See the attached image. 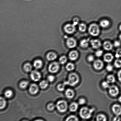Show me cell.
Listing matches in <instances>:
<instances>
[{
  "instance_id": "6da1fadb",
  "label": "cell",
  "mask_w": 121,
  "mask_h": 121,
  "mask_svg": "<svg viewBox=\"0 0 121 121\" xmlns=\"http://www.w3.org/2000/svg\"><path fill=\"white\" fill-rule=\"evenodd\" d=\"M79 81V78L78 75L75 73H70L69 75L68 80L65 82L64 84L65 85H69L70 86H74L78 83Z\"/></svg>"
},
{
  "instance_id": "7a4b0ae2",
  "label": "cell",
  "mask_w": 121,
  "mask_h": 121,
  "mask_svg": "<svg viewBox=\"0 0 121 121\" xmlns=\"http://www.w3.org/2000/svg\"><path fill=\"white\" fill-rule=\"evenodd\" d=\"M94 109H90L86 107H84L81 109L79 115L81 117L84 119H88L91 118Z\"/></svg>"
},
{
  "instance_id": "3957f363",
  "label": "cell",
  "mask_w": 121,
  "mask_h": 121,
  "mask_svg": "<svg viewBox=\"0 0 121 121\" xmlns=\"http://www.w3.org/2000/svg\"><path fill=\"white\" fill-rule=\"evenodd\" d=\"M88 31L91 35L93 36H97L99 33V29L98 26L96 24H92L89 27Z\"/></svg>"
},
{
  "instance_id": "277c9868",
  "label": "cell",
  "mask_w": 121,
  "mask_h": 121,
  "mask_svg": "<svg viewBox=\"0 0 121 121\" xmlns=\"http://www.w3.org/2000/svg\"><path fill=\"white\" fill-rule=\"evenodd\" d=\"M56 106L58 110L60 112H65L67 109V103L65 100H60L57 103Z\"/></svg>"
},
{
  "instance_id": "5b68a950",
  "label": "cell",
  "mask_w": 121,
  "mask_h": 121,
  "mask_svg": "<svg viewBox=\"0 0 121 121\" xmlns=\"http://www.w3.org/2000/svg\"><path fill=\"white\" fill-rule=\"evenodd\" d=\"M60 68V65L58 62H54L50 64L48 67V70L52 73L57 72Z\"/></svg>"
},
{
  "instance_id": "8992f818",
  "label": "cell",
  "mask_w": 121,
  "mask_h": 121,
  "mask_svg": "<svg viewBox=\"0 0 121 121\" xmlns=\"http://www.w3.org/2000/svg\"><path fill=\"white\" fill-rule=\"evenodd\" d=\"M75 26L73 24H68L66 25L64 27V30L65 32L68 34H73L75 31Z\"/></svg>"
},
{
  "instance_id": "52a82bcc",
  "label": "cell",
  "mask_w": 121,
  "mask_h": 121,
  "mask_svg": "<svg viewBox=\"0 0 121 121\" xmlns=\"http://www.w3.org/2000/svg\"><path fill=\"white\" fill-rule=\"evenodd\" d=\"M30 78L32 80L34 81H38L41 78V75L38 71L36 70L33 71L31 73Z\"/></svg>"
},
{
  "instance_id": "ba28073f",
  "label": "cell",
  "mask_w": 121,
  "mask_h": 121,
  "mask_svg": "<svg viewBox=\"0 0 121 121\" xmlns=\"http://www.w3.org/2000/svg\"><path fill=\"white\" fill-rule=\"evenodd\" d=\"M119 91L118 87L115 85H112L109 88V92L111 96L115 97L119 93Z\"/></svg>"
},
{
  "instance_id": "9c48e42d",
  "label": "cell",
  "mask_w": 121,
  "mask_h": 121,
  "mask_svg": "<svg viewBox=\"0 0 121 121\" xmlns=\"http://www.w3.org/2000/svg\"><path fill=\"white\" fill-rule=\"evenodd\" d=\"M66 44L67 47L69 48H74L76 46L77 42L75 39L73 38H70L66 41Z\"/></svg>"
},
{
  "instance_id": "30bf717a",
  "label": "cell",
  "mask_w": 121,
  "mask_h": 121,
  "mask_svg": "<svg viewBox=\"0 0 121 121\" xmlns=\"http://www.w3.org/2000/svg\"><path fill=\"white\" fill-rule=\"evenodd\" d=\"M112 110L114 113L117 116L121 115V106L118 104H114L112 106Z\"/></svg>"
},
{
  "instance_id": "8fae6325",
  "label": "cell",
  "mask_w": 121,
  "mask_h": 121,
  "mask_svg": "<svg viewBox=\"0 0 121 121\" xmlns=\"http://www.w3.org/2000/svg\"><path fill=\"white\" fill-rule=\"evenodd\" d=\"M104 63L102 60H97L95 61L93 64L94 67L96 69L99 70L101 69L104 66Z\"/></svg>"
},
{
  "instance_id": "7c38bea8",
  "label": "cell",
  "mask_w": 121,
  "mask_h": 121,
  "mask_svg": "<svg viewBox=\"0 0 121 121\" xmlns=\"http://www.w3.org/2000/svg\"><path fill=\"white\" fill-rule=\"evenodd\" d=\"M39 90L38 85L35 84H32L29 87V92L32 94H36L38 92Z\"/></svg>"
},
{
  "instance_id": "4fadbf2b",
  "label": "cell",
  "mask_w": 121,
  "mask_h": 121,
  "mask_svg": "<svg viewBox=\"0 0 121 121\" xmlns=\"http://www.w3.org/2000/svg\"><path fill=\"white\" fill-rule=\"evenodd\" d=\"M91 44L94 48L97 49L100 47L101 44L100 41L98 39L92 40L91 41Z\"/></svg>"
},
{
  "instance_id": "5bb4252c",
  "label": "cell",
  "mask_w": 121,
  "mask_h": 121,
  "mask_svg": "<svg viewBox=\"0 0 121 121\" xmlns=\"http://www.w3.org/2000/svg\"><path fill=\"white\" fill-rule=\"evenodd\" d=\"M78 57V52L76 51H72L70 52L69 54V57L70 60H77Z\"/></svg>"
},
{
  "instance_id": "9a60e30c",
  "label": "cell",
  "mask_w": 121,
  "mask_h": 121,
  "mask_svg": "<svg viewBox=\"0 0 121 121\" xmlns=\"http://www.w3.org/2000/svg\"><path fill=\"white\" fill-rule=\"evenodd\" d=\"M114 58L113 55L111 53L105 54L104 56V60L107 62H110L112 61Z\"/></svg>"
},
{
  "instance_id": "2e32d148",
  "label": "cell",
  "mask_w": 121,
  "mask_h": 121,
  "mask_svg": "<svg viewBox=\"0 0 121 121\" xmlns=\"http://www.w3.org/2000/svg\"><path fill=\"white\" fill-rule=\"evenodd\" d=\"M103 47L105 50L109 51L112 49L113 46L109 41H106L104 43Z\"/></svg>"
},
{
  "instance_id": "e0dca14e",
  "label": "cell",
  "mask_w": 121,
  "mask_h": 121,
  "mask_svg": "<svg viewBox=\"0 0 121 121\" xmlns=\"http://www.w3.org/2000/svg\"><path fill=\"white\" fill-rule=\"evenodd\" d=\"M57 57L56 54L53 52H50L47 54V60L50 61L55 60Z\"/></svg>"
},
{
  "instance_id": "ac0fdd59",
  "label": "cell",
  "mask_w": 121,
  "mask_h": 121,
  "mask_svg": "<svg viewBox=\"0 0 121 121\" xmlns=\"http://www.w3.org/2000/svg\"><path fill=\"white\" fill-rule=\"evenodd\" d=\"M74 93L73 90L71 89H67L65 92V95L67 98L71 99L74 96Z\"/></svg>"
},
{
  "instance_id": "d6986e66",
  "label": "cell",
  "mask_w": 121,
  "mask_h": 121,
  "mask_svg": "<svg viewBox=\"0 0 121 121\" xmlns=\"http://www.w3.org/2000/svg\"><path fill=\"white\" fill-rule=\"evenodd\" d=\"M42 65V62L41 60H36L34 61V66L35 69H38L41 68Z\"/></svg>"
},
{
  "instance_id": "ffe728a7",
  "label": "cell",
  "mask_w": 121,
  "mask_h": 121,
  "mask_svg": "<svg viewBox=\"0 0 121 121\" xmlns=\"http://www.w3.org/2000/svg\"><path fill=\"white\" fill-rule=\"evenodd\" d=\"M78 105L77 103L73 102L69 106L70 111L72 112H75L78 108Z\"/></svg>"
},
{
  "instance_id": "44dd1931",
  "label": "cell",
  "mask_w": 121,
  "mask_h": 121,
  "mask_svg": "<svg viewBox=\"0 0 121 121\" xmlns=\"http://www.w3.org/2000/svg\"><path fill=\"white\" fill-rule=\"evenodd\" d=\"M110 22L107 20H103L101 21L100 25L103 28H106L108 26L110 25Z\"/></svg>"
},
{
  "instance_id": "7402d4cb",
  "label": "cell",
  "mask_w": 121,
  "mask_h": 121,
  "mask_svg": "<svg viewBox=\"0 0 121 121\" xmlns=\"http://www.w3.org/2000/svg\"><path fill=\"white\" fill-rule=\"evenodd\" d=\"M81 46L83 48H86L89 45L88 40L87 39H84L82 40L80 43Z\"/></svg>"
},
{
  "instance_id": "603a6c76",
  "label": "cell",
  "mask_w": 121,
  "mask_h": 121,
  "mask_svg": "<svg viewBox=\"0 0 121 121\" xmlns=\"http://www.w3.org/2000/svg\"><path fill=\"white\" fill-rule=\"evenodd\" d=\"M32 68V65L28 63L25 64L24 66V69L26 72H30V71H31Z\"/></svg>"
},
{
  "instance_id": "cb8c5ba5",
  "label": "cell",
  "mask_w": 121,
  "mask_h": 121,
  "mask_svg": "<svg viewBox=\"0 0 121 121\" xmlns=\"http://www.w3.org/2000/svg\"><path fill=\"white\" fill-rule=\"evenodd\" d=\"M107 81L109 83H113L116 81L115 78L114 76L110 75H109L107 78Z\"/></svg>"
},
{
  "instance_id": "d4e9b609",
  "label": "cell",
  "mask_w": 121,
  "mask_h": 121,
  "mask_svg": "<svg viewBox=\"0 0 121 121\" xmlns=\"http://www.w3.org/2000/svg\"><path fill=\"white\" fill-rule=\"evenodd\" d=\"M0 108L1 109H3L5 107L6 104V102L5 99L3 97H1L0 99Z\"/></svg>"
},
{
  "instance_id": "484cf974",
  "label": "cell",
  "mask_w": 121,
  "mask_h": 121,
  "mask_svg": "<svg viewBox=\"0 0 121 121\" xmlns=\"http://www.w3.org/2000/svg\"><path fill=\"white\" fill-rule=\"evenodd\" d=\"M48 83L47 81L43 80L40 82L39 85L41 88L44 89L46 88L48 86Z\"/></svg>"
},
{
  "instance_id": "4316f807",
  "label": "cell",
  "mask_w": 121,
  "mask_h": 121,
  "mask_svg": "<svg viewBox=\"0 0 121 121\" xmlns=\"http://www.w3.org/2000/svg\"><path fill=\"white\" fill-rule=\"evenodd\" d=\"M96 120L98 121H105L106 120V118L104 115L99 114L97 116Z\"/></svg>"
},
{
  "instance_id": "83f0119b",
  "label": "cell",
  "mask_w": 121,
  "mask_h": 121,
  "mask_svg": "<svg viewBox=\"0 0 121 121\" xmlns=\"http://www.w3.org/2000/svg\"><path fill=\"white\" fill-rule=\"evenodd\" d=\"M66 68L68 71H72L74 69V65L72 63H68L66 65Z\"/></svg>"
},
{
  "instance_id": "f1b7e54d",
  "label": "cell",
  "mask_w": 121,
  "mask_h": 121,
  "mask_svg": "<svg viewBox=\"0 0 121 121\" xmlns=\"http://www.w3.org/2000/svg\"><path fill=\"white\" fill-rule=\"evenodd\" d=\"M78 121V118L76 116L71 115L68 117L66 120V121Z\"/></svg>"
},
{
  "instance_id": "f546056e",
  "label": "cell",
  "mask_w": 121,
  "mask_h": 121,
  "mask_svg": "<svg viewBox=\"0 0 121 121\" xmlns=\"http://www.w3.org/2000/svg\"><path fill=\"white\" fill-rule=\"evenodd\" d=\"M79 28L80 31L85 32L86 30V25L84 23H81L79 25Z\"/></svg>"
},
{
  "instance_id": "4dcf8cb0",
  "label": "cell",
  "mask_w": 121,
  "mask_h": 121,
  "mask_svg": "<svg viewBox=\"0 0 121 121\" xmlns=\"http://www.w3.org/2000/svg\"><path fill=\"white\" fill-rule=\"evenodd\" d=\"M13 94L12 91L10 90H7L4 93V95L7 98H10L12 96Z\"/></svg>"
},
{
  "instance_id": "1f68e13d",
  "label": "cell",
  "mask_w": 121,
  "mask_h": 121,
  "mask_svg": "<svg viewBox=\"0 0 121 121\" xmlns=\"http://www.w3.org/2000/svg\"><path fill=\"white\" fill-rule=\"evenodd\" d=\"M67 61V58L66 56H63L61 57L59 60V61L60 64L63 65Z\"/></svg>"
},
{
  "instance_id": "d6a6232c",
  "label": "cell",
  "mask_w": 121,
  "mask_h": 121,
  "mask_svg": "<svg viewBox=\"0 0 121 121\" xmlns=\"http://www.w3.org/2000/svg\"><path fill=\"white\" fill-rule=\"evenodd\" d=\"M28 82L27 81H22L20 83V86L21 88L22 89L26 88L28 86Z\"/></svg>"
},
{
  "instance_id": "836d02e7",
  "label": "cell",
  "mask_w": 121,
  "mask_h": 121,
  "mask_svg": "<svg viewBox=\"0 0 121 121\" xmlns=\"http://www.w3.org/2000/svg\"><path fill=\"white\" fill-rule=\"evenodd\" d=\"M114 66L117 68L121 67V60L118 59L115 60L114 63Z\"/></svg>"
},
{
  "instance_id": "e575fe53",
  "label": "cell",
  "mask_w": 121,
  "mask_h": 121,
  "mask_svg": "<svg viewBox=\"0 0 121 121\" xmlns=\"http://www.w3.org/2000/svg\"><path fill=\"white\" fill-rule=\"evenodd\" d=\"M65 84H59L57 86V89L59 91H64L65 89Z\"/></svg>"
},
{
  "instance_id": "d590c367",
  "label": "cell",
  "mask_w": 121,
  "mask_h": 121,
  "mask_svg": "<svg viewBox=\"0 0 121 121\" xmlns=\"http://www.w3.org/2000/svg\"><path fill=\"white\" fill-rule=\"evenodd\" d=\"M109 83L107 81H104L102 83V86L104 88L106 89L108 88L109 87Z\"/></svg>"
},
{
  "instance_id": "8d00e7d4",
  "label": "cell",
  "mask_w": 121,
  "mask_h": 121,
  "mask_svg": "<svg viewBox=\"0 0 121 121\" xmlns=\"http://www.w3.org/2000/svg\"><path fill=\"white\" fill-rule=\"evenodd\" d=\"M115 56L117 58L121 57V48L117 50L116 52Z\"/></svg>"
},
{
  "instance_id": "74e56055",
  "label": "cell",
  "mask_w": 121,
  "mask_h": 121,
  "mask_svg": "<svg viewBox=\"0 0 121 121\" xmlns=\"http://www.w3.org/2000/svg\"><path fill=\"white\" fill-rule=\"evenodd\" d=\"M55 105L53 104H50L48 105L47 106V108L49 111H52L55 108Z\"/></svg>"
},
{
  "instance_id": "f35d334b",
  "label": "cell",
  "mask_w": 121,
  "mask_h": 121,
  "mask_svg": "<svg viewBox=\"0 0 121 121\" xmlns=\"http://www.w3.org/2000/svg\"><path fill=\"white\" fill-rule=\"evenodd\" d=\"M103 53L102 51L99 50L97 51L95 53V55L97 57H100L102 56Z\"/></svg>"
},
{
  "instance_id": "ab89813d",
  "label": "cell",
  "mask_w": 121,
  "mask_h": 121,
  "mask_svg": "<svg viewBox=\"0 0 121 121\" xmlns=\"http://www.w3.org/2000/svg\"><path fill=\"white\" fill-rule=\"evenodd\" d=\"M55 79V77L52 75H50L48 77V81L52 82H53Z\"/></svg>"
},
{
  "instance_id": "60d3db41",
  "label": "cell",
  "mask_w": 121,
  "mask_h": 121,
  "mask_svg": "<svg viewBox=\"0 0 121 121\" xmlns=\"http://www.w3.org/2000/svg\"><path fill=\"white\" fill-rule=\"evenodd\" d=\"M85 102H86V100L84 98H81L79 101V104L80 105H83L85 104Z\"/></svg>"
},
{
  "instance_id": "b9f144b4",
  "label": "cell",
  "mask_w": 121,
  "mask_h": 121,
  "mask_svg": "<svg viewBox=\"0 0 121 121\" xmlns=\"http://www.w3.org/2000/svg\"><path fill=\"white\" fill-rule=\"evenodd\" d=\"M106 69L109 72H111L113 70V67L112 65H107L106 67Z\"/></svg>"
},
{
  "instance_id": "7bdbcfd3",
  "label": "cell",
  "mask_w": 121,
  "mask_h": 121,
  "mask_svg": "<svg viewBox=\"0 0 121 121\" xmlns=\"http://www.w3.org/2000/svg\"><path fill=\"white\" fill-rule=\"evenodd\" d=\"M121 42L119 41H115L114 43V45L116 47H119L121 46Z\"/></svg>"
},
{
  "instance_id": "ee69618b",
  "label": "cell",
  "mask_w": 121,
  "mask_h": 121,
  "mask_svg": "<svg viewBox=\"0 0 121 121\" xmlns=\"http://www.w3.org/2000/svg\"><path fill=\"white\" fill-rule=\"evenodd\" d=\"M94 58L93 56L90 55L87 58V60L89 62H92L94 60Z\"/></svg>"
},
{
  "instance_id": "f6af8a7d",
  "label": "cell",
  "mask_w": 121,
  "mask_h": 121,
  "mask_svg": "<svg viewBox=\"0 0 121 121\" xmlns=\"http://www.w3.org/2000/svg\"><path fill=\"white\" fill-rule=\"evenodd\" d=\"M78 22H79L78 19L76 18L74 19V20H73V24L75 26L78 23Z\"/></svg>"
},
{
  "instance_id": "bcb514c9",
  "label": "cell",
  "mask_w": 121,
  "mask_h": 121,
  "mask_svg": "<svg viewBox=\"0 0 121 121\" xmlns=\"http://www.w3.org/2000/svg\"><path fill=\"white\" fill-rule=\"evenodd\" d=\"M118 79L121 82V70L118 72Z\"/></svg>"
},
{
  "instance_id": "7dc6e473",
  "label": "cell",
  "mask_w": 121,
  "mask_h": 121,
  "mask_svg": "<svg viewBox=\"0 0 121 121\" xmlns=\"http://www.w3.org/2000/svg\"><path fill=\"white\" fill-rule=\"evenodd\" d=\"M113 120L115 121H118L120 120V119L119 117H118V116H117L114 118Z\"/></svg>"
},
{
  "instance_id": "c3c4849f",
  "label": "cell",
  "mask_w": 121,
  "mask_h": 121,
  "mask_svg": "<svg viewBox=\"0 0 121 121\" xmlns=\"http://www.w3.org/2000/svg\"><path fill=\"white\" fill-rule=\"evenodd\" d=\"M118 100L121 103V96L119 97V99H118Z\"/></svg>"
},
{
  "instance_id": "681fc988",
  "label": "cell",
  "mask_w": 121,
  "mask_h": 121,
  "mask_svg": "<svg viewBox=\"0 0 121 121\" xmlns=\"http://www.w3.org/2000/svg\"><path fill=\"white\" fill-rule=\"evenodd\" d=\"M119 29H120V30L121 31V25L120 26Z\"/></svg>"
},
{
  "instance_id": "f907efd6",
  "label": "cell",
  "mask_w": 121,
  "mask_h": 121,
  "mask_svg": "<svg viewBox=\"0 0 121 121\" xmlns=\"http://www.w3.org/2000/svg\"><path fill=\"white\" fill-rule=\"evenodd\" d=\"M119 38L120 39L121 41V34H120L119 36Z\"/></svg>"
}]
</instances>
